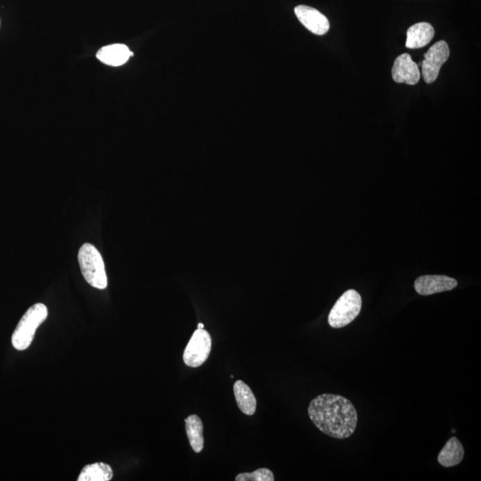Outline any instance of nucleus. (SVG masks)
Returning <instances> with one entry per match:
<instances>
[{"label": "nucleus", "mask_w": 481, "mask_h": 481, "mask_svg": "<svg viewBox=\"0 0 481 481\" xmlns=\"http://www.w3.org/2000/svg\"><path fill=\"white\" fill-rule=\"evenodd\" d=\"M308 413L320 432L334 439H348L357 429V409L340 395L324 393L317 396L309 404Z\"/></svg>", "instance_id": "nucleus-1"}, {"label": "nucleus", "mask_w": 481, "mask_h": 481, "mask_svg": "<svg viewBox=\"0 0 481 481\" xmlns=\"http://www.w3.org/2000/svg\"><path fill=\"white\" fill-rule=\"evenodd\" d=\"M78 261L81 273L89 286L99 290H105L107 287L104 261L95 246L91 243H84L80 248Z\"/></svg>", "instance_id": "nucleus-2"}, {"label": "nucleus", "mask_w": 481, "mask_h": 481, "mask_svg": "<svg viewBox=\"0 0 481 481\" xmlns=\"http://www.w3.org/2000/svg\"><path fill=\"white\" fill-rule=\"evenodd\" d=\"M49 311L46 305L37 303L28 309L17 324L12 336V344L17 351L29 348L37 328L48 317Z\"/></svg>", "instance_id": "nucleus-3"}, {"label": "nucleus", "mask_w": 481, "mask_h": 481, "mask_svg": "<svg viewBox=\"0 0 481 481\" xmlns=\"http://www.w3.org/2000/svg\"><path fill=\"white\" fill-rule=\"evenodd\" d=\"M362 308V298L355 290H347L334 304L328 315L330 326L339 329L348 326L358 317Z\"/></svg>", "instance_id": "nucleus-4"}, {"label": "nucleus", "mask_w": 481, "mask_h": 481, "mask_svg": "<svg viewBox=\"0 0 481 481\" xmlns=\"http://www.w3.org/2000/svg\"><path fill=\"white\" fill-rule=\"evenodd\" d=\"M212 340L205 329H198L193 333L183 354V360L187 367L198 368L204 365L211 354Z\"/></svg>", "instance_id": "nucleus-5"}, {"label": "nucleus", "mask_w": 481, "mask_h": 481, "mask_svg": "<svg viewBox=\"0 0 481 481\" xmlns=\"http://www.w3.org/2000/svg\"><path fill=\"white\" fill-rule=\"evenodd\" d=\"M451 50L448 43L440 40L432 46L424 55L421 62V73L427 84L435 82L438 79L440 69L448 60Z\"/></svg>", "instance_id": "nucleus-6"}, {"label": "nucleus", "mask_w": 481, "mask_h": 481, "mask_svg": "<svg viewBox=\"0 0 481 481\" xmlns=\"http://www.w3.org/2000/svg\"><path fill=\"white\" fill-rule=\"evenodd\" d=\"M299 21L312 33L324 35L330 30V23L326 15L308 6H298L295 9Z\"/></svg>", "instance_id": "nucleus-7"}, {"label": "nucleus", "mask_w": 481, "mask_h": 481, "mask_svg": "<svg viewBox=\"0 0 481 481\" xmlns=\"http://www.w3.org/2000/svg\"><path fill=\"white\" fill-rule=\"evenodd\" d=\"M392 74L395 82L408 85H417L421 78L419 67L407 53L396 58Z\"/></svg>", "instance_id": "nucleus-8"}, {"label": "nucleus", "mask_w": 481, "mask_h": 481, "mask_svg": "<svg viewBox=\"0 0 481 481\" xmlns=\"http://www.w3.org/2000/svg\"><path fill=\"white\" fill-rule=\"evenodd\" d=\"M457 281L446 276H423L414 282V289L418 295L428 296L448 292L457 286Z\"/></svg>", "instance_id": "nucleus-9"}, {"label": "nucleus", "mask_w": 481, "mask_h": 481, "mask_svg": "<svg viewBox=\"0 0 481 481\" xmlns=\"http://www.w3.org/2000/svg\"><path fill=\"white\" fill-rule=\"evenodd\" d=\"M435 30L432 25L428 23H419L412 25L407 33L405 46L409 49L424 48L432 42Z\"/></svg>", "instance_id": "nucleus-10"}, {"label": "nucleus", "mask_w": 481, "mask_h": 481, "mask_svg": "<svg viewBox=\"0 0 481 481\" xmlns=\"http://www.w3.org/2000/svg\"><path fill=\"white\" fill-rule=\"evenodd\" d=\"M132 55L133 53L127 46L123 44H114L100 49L96 54V58L105 64L117 67L126 64Z\"/></svg>", "instance_id": "nucleus-11"}, {"label": "nucleus", "mask_w": 481, "mask_h": 481, "mask_svg": "<svg viewBox=\"0 0 481 481\" xmlns=\"http://www.w3.org/2000/svg\"><path fill=\"white\" fill-rule=\"evenodd\" d=\"M464 457V449L460 440L452 437L439 452L438 461L443 467L449 468L461 464Z\"/></svg>", "instance_id": "nucleus-12"}, {"label": "nucleus", "mask_w": 481, "mask_h": 481, "mask_svg": "<svg viewBox=\"0 0 481 481\" xmlns=\"http://www.w3.org/2000/svg\"><path fill=\"white\" fill-rule=\"evenodd\" d=\"M234 393L240 410L246 415L254 414L257 409V399L251 388L243 381H236L234 384Z\"/></svg>", "instance_id": "nucleus-13"}, {"label": "nucleus", "mask_w": 481, "mask_h": 481, "mask_svg": "<svg viewBox=\"0 0 481 481\" xmlns=\"http://www.w3.org/2000/svg\"><path fill=\"white\" fill-rule=\"evenodd\" d=\"M186 432L190 446L195 453H201L204 448V424L198 414H192L185 420Z\"/></svg>", "instance_id": "nucleus-14"}, {"label": "nucleus", "mask_w": 481, "mask_h": 481, "mask_svg": "<svg viewBox=\"0 0 481 481\" xmlns=\"http://www.w3.org/2000/svg\"><path fill=\"white\" fill-rule=\"evenodd\" d=\"M114 473L111 466L104 463L87 465L78 478V481H109L112 479Z\"/></svg>", "instance_id": "nucleus-15"}, {"label": "nucleus", "mask_w": 481, "mask_h": 481, "mask_svg": "<svg viewBox=\"0 0 481 481\" xmlns=\"http://www.w3.org/2000/svg\"><path fill=\"white\" fill-rule=\"evenodd\" d=\"M236 481H274L273 473L267 468H261L253 473H243L236 478Z\"/></svg>", "instance_id": "nucleus-16"}, {"label": "nucleus", "mask_w": 481, "mask_h": 481, "mask_svg": "<svg viewBox=\"0 0 481 481\" xmlns=\"http://www.w3.org/2000/svg\"><path fill=\"white\" fill-rule=\"evenodd\" d=\"M198 329H204V324L202 323L198 324Z\"/></svg>", "instance_id": "nucleus-17"}]
</instances>
